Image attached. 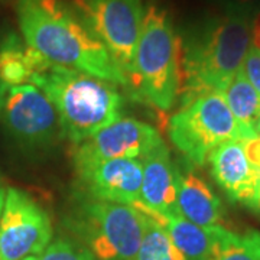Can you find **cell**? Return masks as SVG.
Listing matches in <instances>:
<instances>
[{"mask_svg": "<svg viewBox=\"0 0 260 260\" xmlns=\"http://www.w3.org/2000/svg\"><path fill=\"white\" fill-rule=\"evenodd\" d=\"M5 198H6V188L0 179V215H2V210H3V204H5Z\"/></svg>", "mask_w": 260, "mask_h": 260, "instance_id": "obj_24", "label": "cell"}, {"mask_svg": "<svg viewBox=\"0 0 260 260\" xmlns=\"http://www.w3.org/2000/svg\"><path fill=\"white\" fill-rule=\"evenodd\" d=\"M74 8L102 41L127 80L139 42L145 6L142 0H74Z\"/></svg>", "mask_w": 260, "mask_h": 260, "instance_id": "obj_7", "label": "cell"}, {"mask_svg": "<svg viewBox=\"0 0 260 260\" xmlns=\"http://www.w3.org/2000/svg\"><path fill=\"white\" fill-rule=\"evenodd\" d=\"M146 217V232L136 260H185L184 254L168 236L162 223L149 215Z\"/></svg>", "mask_w": 260, "mask_h": 260, "instance_id": "obj_19", "label": "cell"}, {"mask_svg": "<svg viewBox=\"0 0 260 260\" xmlns=\"http://www.w3.org/2000/svg\"><path fill=\"white\" fill-rule=\"evenodd\" d=\"M93 200L135 207L139 201L143 165L139 159H110L77 169Z\"/></svg>", "mask_w": 260, "mask_h": 260, "instance_id": "obj_11", "label": "cell"}, {"mask_svg": "<svg viewBox=\"0 0 260 260\" xmlns=\"http://www.w3.org/2000/svg\"><path fill=\"white\" fill-rule=\"evenodd\" d=\"M251 15L221 9L179 35L182 104L224 90L242 68L250 49Z\"/></svg>", "mask_w": 260, "mask_h": 260, "instance_id": "obj_2", "label": "cell"}, {"mask_svg": "<svg viewBox=\"0 0 260 260\" xmlns=\"http://www.w3.org/2000/svg\"><path fill=\"white\" fill-rule=\"evenodd\" d=\"M211 175L227 197L254 210L260 177L244 152L243 139L224 142L208 156Z\"/></svg>", "mask_w": 260, "mask_h": 260, "instance_id": "obj_13", "label": "cell"}, {"mask_svg": "<svg viewBox=\"0 0 260 260\" xmlns=\"http://www.w3.org/2000/svg\"><path fill=\"white\" fill-rule=\"evenodd\" d=\"M25 260H99L87 247L68 239H56L49 243L45 250L39 256L28 257Z\"/></svg>", "mask_w": 260, "mask_h": 260, "instance_id": "obj_20", "label": "cell"}, {"mask_svg": "<svg viewBox=\"0 0 260 260\" xmlns=\"http://www.w3.org/2000/svg\"><path fill=\"white\" fill-rule=\"evenodd\" d=\"M129 87L138 100L168 112L181 94L179 34L171 12L150 0L142 20Z\"/></svg>", "mask_w": 260, "mask_h": 260, "instance_id": "obj_4", "label": "cell"}, {"mask_svg": "<svg viewBox=\"0 0 260 260\" xmlns=\"http://www.w3.org/2000/svg\"><path fill=\"white\" fill-rule=\"evenodd\" d=\"M254 211L260 213V182H259V189H257V195H256V204H254Z\"/></svg>", "mask_w": 260, "mask_h": 260, "instance_id": "obj_25", "label": "cell"}, {"mask_svg": "<svg viewBox=\"0 0 260 260\" xmlns=\"http://www.w3.org/2000/svg\"><path fill=\"white\" fill-rule=\"evenodd\" d=\"M30 83L54 104L62 136L74 146L121 117L123 99L110 81L51 62Z\"/></svg>", "mask_w": 260, "mask_h": 260, "instance_id": "obj_3", "label": "cell"}, {"mask_svg": "<svg viewBox=\"0 0 260 260\" xmlns=\"http://www.w3.org/2000/svg\"><path fill=\"white\" fill-rule=\"evenodd\" d=\"M250 41L251 48L260 51V10L251 15L250 22Z\"/></svg>", "mask_w": 260, "mask_h": 260, "instance_id": "obj_23", "label": "cell"}, {"mask_svg": "<svg viewBox=\"0 0 260 260\" xmlns=\"http://www.w3.org/2000/svg\"><path fill=\"white\" fill-rule=\"evenodd\" d=\"M49 64L15 32H8L0 39V84H30L32 75Z\"/></svg>", "mask_w": 260, "mask_h": 260, "instance_id": "obj_15", "label": "cell"}, {"mask_svg": "<svg viewBox=\"0 0 260 260\" xmlns=\"http://www.w3.org/2000/svg\"><path fill=\"white\" fill-rule=\"evenodd\" d=\"M160 223L185 260H210L220 225L201 227L186 220L181 213L171 215Z\"/></svg>", "mask_w": 260, "mask_h": 260, "instance_id": "obj_16", "label": "cell"}, {"mask_svg": "<svg viewBox=\"0 0 260 260\" xmlns=\"http://www.w3.org/2000/svg\"><path fill=\"white\" fill-rule=\"evenodd\" d=\"M16 16L23 41L49 62L127 87L124 74L74 5L18 0Z\"/></svg>", "mask_w": 260, "mask_h": 260, "instance_id": "obj_1", "label": "cell"}, {"mask_svg": "<svg viewBox=\"0 0 260 260\" xmlns=\"http://www.w3.org/2000/svg\"><path fill=\"white\" fill-rule=\"evenodd\" d=\"M168 133L172 145L197 167H203L210 153L224 142L250 138L220 91L201 94L184 103L171 117Z\"/></svg>", "mask_w": 260, "mask_h": 260, "instance_id": "obj_6", "label": "cell"}, {"mask_svg": "<svg viewBox=\"0 0 260 260\" xmlns=\"http://www.w3.org/2000/svg\"><path fill=\"white\" fill-rule=\"evenodd\" d=\"M243 74L249 80V83L254 87V90L260 94V51L251 48L244 58L242 65Z\"/></svg>", "mask_w": 260, "mask_h": 260, "instance_id": "obj_21", "label": "cell"}, {"mask_svg": "<svg viewBox=\"0 0 260 260\" xmlns=\"http://www.w3.org/2000/svg\"><path fill=\"white\" fill-rule=\"evenodd\" d=\"M148 217L136 207L84 201L70 218L73 232L99 260H136Z\"/></svg>", "mask_w": 260, "mask_h": 260, "instance_id": "obj_5", "label": "cell"}, {"mask_svg": "<svg viewBox=\"0 0 260 260\" xmlns=\"http://www.w3.org/2000/svg\"><path fill=\"white\" fill-rule=\"evenodd\" d=\"M177 203L179 213L201 227H215L223 221L221 200L211 186L191 169L182 171L177 165Z\"/></svg>", "mask_w": 260, "mask_h": 260, "instance_id": "obj_14", "label": "cell"}, {"mask_svg": "<svg viewBox=\"0 0 260 260\" xmlns=\"http://www.w3.org/2000/svg\"><path fill=\"white\" fill-rule=\"evenodd\" d=\"M0 121L28 149L51 148L64 138L54 104L34 84H0Z\"/></svg>", "mask_w": 260, "mask_h": 260, "instance_id": "obj_8", "label": "cell"}, {"mask_svg": "<svg viewBox=\"0 0 260 260\" xmlns=\"http://www.w3.org/2000/svg\"><path fill=\"white\" fill-rule=\"evenodd\" d=\"M221 9L239 10L253 15L254 12L260 10V0H217Z\"/></svg>", "mask_w": 260, "mask_h": 260, "instance_id": "obj_22", "label": "cell"}, {"mask_svg": "<svg viewBox=\"0 0 260 260\" xmlns=\"http://www.w3.org/2000/svg\"><path fill=\"white\" fill-rule=\"evenodd\" d=\"M210 260H260V233L240 234L220 225Z\"/></svg>", "mask_w": 260, "mask_h": 260, "instance_id": "obj_18", "label": "cell"}, {"mask_svg": "<svg viewBox=\"0 0 260 260\" xmlns=\"http://www.w3.org/2000/svg\"><path fill=\"white\" fill-rule=\"evenodd\" d=\"M52 240L47 210L28 192L8 188L0 215V260L39 256Z\"/></svg>", "mask_w": 260, "mask_h": 260, "instance_id": "obj_9", "label": "cell"}, {"mask_svg": "<svg viewBox=\"0 0 260 260\" xmlns=\"http://www.w3.org/2000/svg\"><path fill=\"white\" fill-rule=\"evenodd\" d=\"M224 97L233 116L249 136L260 133V94L249 83L242 68L224 90Z\"/></svg>", "mask_w": 260, "mask_h": 260, "instance_id": "obj_17", "label": "cell"}, {"mask_svg": "<svg viewBox=\"0 0 260 260\" xmlns=\"http://www.w3.org/2000/svg\"><path fill=\"white\" fill-rule=\"evenodd\" d=\"M164 143L159 132L150 124L132 117H120L75 145V171L110 159H142Z\"/></svg>", "mask_w": 260, "mask_h": 260, "instance_id": "obj_10", "label": "cell"}, {"mask_svg": "<svg viewBox=\"0 0 260 260\" xmlns=\"http://www.w3.org/2000/svg\"><path fill=\"white\" fill-rule=\"evenodd\" d=\"M143 177L139 201L135 207L149 217L164 221L179 214L177 203V164L164 142L142 159Z\"/></svg>", "mask_w": 260, "mask_h": 260, "instance_id": "obj_12", "label": "cell"}]
</instances>
